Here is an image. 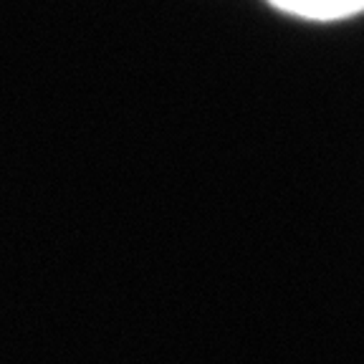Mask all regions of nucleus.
Masks as SVG:
<instances>
[{
	"instance_id": "1",
	"label": "nucleus",
	"mask_w": 364,
	"mask_h": 364,
	"mask_svg": "<svg viewBox=\"0 0 364 364\" xmlns=\"http://www.w3.org/2000/svg\"><path fill=\"white\" fill-rule=\"evenodd\" d=\"M266 3L306 21H341L364 13V0H266Z\"/></svg>"
}]
</instances>
